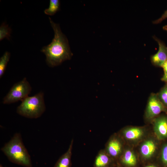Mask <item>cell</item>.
I'll return each instance as SVG.
<instances>
[{
	"instance_id": "cell-8",
	"label": "cell",
	"mask_w": 167,
	"mask_h": 167,
	"mask_svg": "<svg viewBox=\"0 0 167 167\" xmlns=\"http://www.w3.org/2000/svg\"><path fill=\"white\" fill-rule=\"evenodd\" d=\"M156 148V145L153 141L151 140H148L141 145L140 152L143 157L148 158L154 154Z\"/></svg>"
},
{
	"instance_id": "cell-13",
	"label": "cell",
	"mask_w": 167,
	"mask_h": 167,
	"mask_svg": "<svg viewBox=\"0 0 167 167\" xmlns=\"http://www.w3.org/2000/svg\"><path fill=\"white\" fill-rule=\"evenodd\" d=\"M123 162L126 165L134 166L136 163V157L133 152L130 150H127L125 152L122 158Z\"/></svg>"
},
{
	"instance_id": "cell-16",
	"label": "cell",
	"mask_w": 167,
	"mask_h": 167,
	"mask_svg": "<svg viewBox=\"0 0 167 167\" xmlns=\"http://www.w3.org/2000/svg\"><path fill=\"white\" fill-rule=\"evenodd\" d=\"M156 93L160 101L167 109V84H166Z\"/></svg>"
},
{
	"instance_id": "cell-20",
	"label": "cell",
	"mask_w": 167,
	"mask_h": 167,
	"mask_svg": "<svg viewBox=\"0 0 167 167\" xmlns=\"http://www.w3.org/2000/svg\"><path fill=\"white\" fill-rule=\"evenodd\" d=\"M161 67L163 70L164 74H167V61L163 64Z\"/></svg>"
},
{
	"instance_id": "cell-9",
	"label": "cell",
	"mask_w": 167,
	"mask_h": 167,
	"mask_svg": "<svg viewBox=\"0 0 167 167\" xmlns=\"http://www.w3.org/2000/svg\"><path fill=\"white\" fill-rule=\"evenodd\" d=\"M123 134L126 139L130 140H135L140 138L143 135V130L138 127H132L125 130Z\"/></svg>"
},
{
	"instance_id": "cell-11",
	"label": "cell",
	"mask_w": 167,
	"mask_h": 167,
	"mask_svg": "<svg viewBox=\"0 0 167 167\" xmlns=\"http://www.w3.org/2000/svg\"><path fill=\"white\" fill-rule=\"evenodd\" d=\"M121 146L119 142L113 139L109 142L108 146V151L110 155L113 156H117L120 152Z\"/></svg>"
},
{
	"instance_id": "cell-22",
	"label": "cell",
	"mask_w": 167,
	"mask_h": 167,
	"mask_svg": "<svg viewBox=\"0 0 167 167\" xmlns=\"http://www.w3.org/2000/svg\"><path fill=\"white\" fill-rule=\"evenodd\" d=\"M163 29L167 32V25H165L163 27Z\"/></svg>"
},
{
	"instance_id": "cell-6",
	"label": "cell",
	"mask_w": 167,
	"mask_h": 167,
	"mask_svg": "<svg viewBox=\"0 0 167 167\" xmlns=\"http://www.w3.org/2000/svg\"><path fill=\"white\" fill-rule=\"evenodd\" d=\"M155 134L159 140L167 139V113L159 115L153 120Z\"/></svg>"
},
{
	"instance_id": "cell-12",
	"label": "cell",
	"mask_w": 167,
	"mask_h": 167,
	"mask_svg": "<svg viewBox=\"0 0 167 167\" xmlns=\"http://www.w3.org/2000/svg\"><path fill=\"white\" fill-rule=\"evenodd\" d=\"M48 8L44 11L45 13L49 15H53L60 10V1L59 0H50Z\"/></svg>"
},
{
	"instance_id": "cell-21",
	"label": "cell",
	"mask_w": 167,
	"mask_h": 167,
	"mask_svg": "<svg viewBox=\"0 0 167 167\" xmlns=\"http://www.w3.org/2000/svg\"><path fill=\"white\" fill-rule=\"evenodd\" d=\"M161 80L167 84V74H164Z\"/></svg>"
},
{
	"instance_id": "cell-18",
	"label": "cell",
	"mask_w": 167,
	"mask_h": 167,
	"mask_svg": "<svg viewBox=\"0 0 167 167\" xmlns=\"http://www.w3.org/2000/svg\"><path fill=\"white\" fill-rule=\"evenodd\" d=\"M161 159L163 164L167 166V144H165L162 147Z\"/></svg>"
},
{
	"instance_id": "cell-5",
	"label": "cell",
	"mask_w": 167,
	"mask_h": 167,
	"mask_svg": "<svg viewBox=\"0 0 167 167\" xmlns=\"http://www.w3.org/2000/svg\"><path fill=\"white\" fill-rule=\"evenodd\" d=\"M162 112L167 113V109L160 100L157 93H151L148 101L145 113L146 118L153 120Z\"/></svg>"
},
{
	"instance_id": "cell-4",
	"label": "cell",
	"mask_w": 167,
	"mask_h": 167,
	"mask_svg": "<svg viewBox=\"0 0 167 167\" xmlns=\"http://www.w3.org/2000/svg\"><path fill=\"white\" fill-rule=\"evenodd\" d=\"M32 88L26 78L15 84L3 100L4 104H10L22 101L28 96Z\"/></svg>"
},
{
	"instance_id": "cell-10",
	"label": "cell",
	"mask_w": 167,
	"mask_h": 167,
	"mask_svg": "<svg viewBox=\"0 0 167 167\" xmlns=\"http://www.w3.org/2000/svg\"><path fill=\"white\" fill-rule=\"evenodd\" d=\"M72 143L69 149L58 160L54 167H70Z\"/></svg>"
},
{
	"instance_id": "cell-3",
	"label": "cell",
	"mask_w": 167,
	"mask_h": 167,
	"mask_svg": "<svg viewBox=\"0 0 167 167\" xmlns=\"http://www.w3.org/2000/svg\"><path fill=\"white\" fill-rule=\"evenodd\" d=\"M44 93L40 92L31 96H28L22 101L17 107V113L29 118H37L41 117L45 110Z\"/></svg>"
},
{
	"instance_id": "cell-24",
	"label": "cell",
	"mask_w": 167,
	"mask_h": 167,
	"mask_svg": "<svg viewBox=\"0 0 167 167\" xmlns=\"http://www.w3.org/2000/svg\"><path fill=\"white\" fill-rule=\"evenodd\" d=\"M0 167H3L1 164L0 165Z\"/></svg>"
},
{
	"instance_id": "cell-2",
	"label": "cell",
	"mask_w": 167,
	"mask_h": 167,
	"mask_svg": "<svg viewBox=\"0 0 167 167\" xmlns=\"http://www.w3.org/2000/svg\"><path fill=\"white\" fill-rule=\"evenodd\" d=\"M1 150L12 163L25 167H32L30 155L23 143L20 133H15Z\"/></svg>"
},
{
	"instance_id": "cell-17",
	"label": "cell",
	"mask_w": 167,
	"mask_h": 167,
	"mask_svg": "<svg viewBox=\"0 0 167 167\" xmlns=\"http://www.w3.org/2000/svg\"><path fill=\"white\" fill-rule=\"evenodd\" d=\"M109 162L108 156L104 154H100L96 157L95 161V165L96 167H104Z\"/></svg>"
},
{
	"instance_id": "cell-14",
	"label": "cell",
	"mask_w": 167,
	"mask_h": 167,
	"mask_svg": "<svg viewBox=\"0 0 167 167\" xmlns=\"http://www.w3.org/2000/svg\"><path fill=\"white\" fill-rule=\"evenodd\" d=\"M10 53L6 51L0 58V78H1L4 74L6 67V66L9 61Z\"/></svg>"
},
{
	"instance_id": "cell-19",
	"label": "cell",
	"mask_w": 167,
	"mask_h": 167,
	"mask_svg": "<svg viewBox=\"0 0 167 167\" xmlns=\"http://www.w3.org/2000/svg\"><path fill=\"white\" fill-rule=\"evenodd\" d=\"M167 18V10L162 14L161 17L152 22L154 24H158L161 23L163 20Z\"/></svg>"
},
{
	"instance_id": "cell-7",
	"label": "cell",
	"mask_w": 167,
	"mask_h": 167,
	"mask_svg": "<svg viewBox=\"0 0 167 167\" xmlns=\"http://www.w3.org/2000/svg\"><path fill=\"white\" fill-rule=\"evenodd\" d=\"M153 37L158 43L159 49L156 53L151 56V62L154 66L161 67L167 61V46L163 42L156 36H153Z\"/></svg>"
},
{
	"instance_id": "cell-23",
	"label": "cell",
	"mask_w": 167,
	"mask_h": 167,
	"mask_svg": "<svg viewBox=\"0 0 167 167\" xmlns=\"http://www.w3.org/2000/svg\"><path fill=\"white\" fill-rule=\"evenodd\" d=\"M146 167H156L153 165H150V166H147Z\"/></svg>"
},
{
	"instance_id": "cell-15",
	"label": "cell",
	"mask_w": 167,
	"mask_h": 167,
	"mask_svg": "<svg viewBox=\"0 0 167 167\" xmlns=\"http://www.w3.org/2000/svg\"><path fill=\"white\" fill-rule=\"evenodd\" d=\"M11 32V29L8 25L4 23L2 24L0 27V40L1 41L5 38L9 40Z\"/></svg>"
},
{
	"instance_id": "cell-1",
	"label": "cell",
	"mask_w": 167,
	"mask_h": 167,
	"mask_svg": "<svg viewBox=\"0 0 167 167\" xmlns=\"http://www.w3.org/2000/svg\"><path fill=\"white\" fill-rule=\"evenodd\" d=\"M49 18L54 32V37L51 42L44 46L41 51L45 54L48 65L53 67L70 59L73 54L70 50L68 40L62 33L59 24L54 23L50 17Z\"/></svg>"
}]
</instances>
